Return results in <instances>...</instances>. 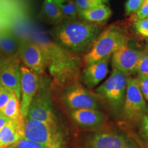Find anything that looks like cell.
I'll return each mask as SVG.
<instances>
[{"mask_svg": "<svg viewBox=\"0 0 148 148\" xmlns=\"http://www.w3.org/2000/svg\"><path fill=\"white\" fill-rule=\"evenodd\" d=\"M34 40L41 48L46 66L57 82L65 84L77 80L80 69V58L75 53L49 40L38 33Z\"/></svg>", "mask_w": 148, "mask_h": 148, "instance_id": "obj_1", "label": "cell"}, {"mask_svg": "<svg viewBox=\"0 0 148 148\" xmlns=\"http://www.w3.org/2000/svg\"><path fill=\"white\" fill-rule=\"evenodd\" d=\"M99 24L75 19H66L53 29V36L59 45L72 52H88L99 36Z\"/></svg>", "mask_w": 148, "mask_h": 148, "instance_id": "obj_2", "label": "cell"}, {"mask_svg": "<svg viewBox=\"0 0 148 148\" xmlns=\"http://www.w3.org/2000/svg\"><path fill=\"white\" fill-rule=\"evenodd\" d=\"M129 40L128 34L122 27L115 25H110L96 38L85 56L84 62L87 65L110 56L122 46L128 44Z\"/></svg>", "mask_w": 148, "mask_h": 148, "instance_id": "obj_3", "label": "cell"}, {"mask_svg": "<svg viewBox=\"0 0 148 148\" xmlns=\"http://www.w3.org/2000/svg\"><path fill=\"white\" fill-rule=\"evenodd\" d=\"M24 138L47 148H65L63 134L57 123L25 119Z\"/></svg>", "mask_w": 148, "mask_h": 148, "instance_id": "obj_4", "label": "cell"}, {"mask_svg": "<svg viewBox=\"0 0 148 148\" xmlns=\"http://www.w3.org/2000/svg\"><path fill=\"white\" fill-rule=\"evenodd\" d=\"M129 76L116 69H112L110 77L96 88L97 96L103 99L118 112L123 108Z\"/></svg>", "mask_w": 148, "mask_h": 148, "instance_id": "obj_5", "label": "cell"}, {"mask_svg": "<svg viewBox=\"0 0 148 148\" xmlns=\"http://www.w3.org/2000/svg\"><path fill=\"white\" fill-rule=\"evenodd\" d=\"M122 108L124 117L130 121L140 119L147 109L145 100L140 92L137 78L129 76Z\"/></svg>", "mask_w": 148, "mask_h": 148, "instance_id": "obj_6", "label": "cell"}, {"mask_svg": "<svg viewBox=\"0 0 148 148\" xmlns=\"http://www.w3.org/2000/svg\"><path fill=\"white\" fill-rule=\"evenodd\" d=\"M66 104L72 110L79 109H97V96L77 83L71 84L64 94Z\"/></svg>", "mask_w": 148, "mask_h": 148, "instance_id": "obj_7", "label": "cell"}, {"mask_svg": "<svg viewBox=\"0 0 148 148\" xmlns=\"http://www.w3.org/2000/svg\"><path fill=\"white\" fill-rule=\"evenodd\" d=\"M17 54L25 66L37 74H42L46 67L43 53L40 46L31 39H23L19 42Z\"/></svg>", "mask_w": 148, "mask_h": 148, "instance_id": "obj_8", "label": "cell"}, {"mask_svg": "<svg viewBox=\"0 0 148 148\" xmlns=\"http://www.w3.org/2000/svg\"><path fill=\"white\" fill-rule=\"evenodd\" d=\"M144 51L130 47L128 44L122 46L112 54V69H116L125 75L136 72L138 64Z\"/></svg>", "mask_w": 148, "mask_h": 148, "instance_id": "obj_9", "label": "cell"}, {"mask_svg": "<svg viewBox=\"0 0 148 148\" xmlns=\"http://www.w3.org/2000/svg\"><path fill=\"white\" fill-rule=\"evenodd\" d=\"M21 73V112L26 117L29 105L40 87L38 74L25 66H20Z\"/></svg>", "mask_w": 148, "mask_h": 148, "instance_id": "obj_10", "label": "cell"}, {"mask_svg": "<svg viewBox=\"0 0 148 148\" xmlns=\"http://www.w3.org/2000/svg\"><path fill=\"white\" fill-rule=\"evenodd\" d=\"M25 119L57 123V119L53 112L49 94L46 92H36L29 105Z\"/></svg>", "mask_w": 148, "mask_h": 148, "instance_id": "obj_11", "label": "cell"}, {"mask_svg": "<svg viewBox=\"0 0 148 148\" xmlns=\"http://www.w3.org/2000/svg\"><path fill=\"white\" fill-rule=\"evenodd\" d=\"M0 84L5 89L21 99V73L16 56H13L3 64L0 71Z\"/></svg>", "mask_w": 148, "mask_h": 148, "instance_id": "obj_12", "label": "cell"}, {"mask_svg": "<svg viewBox=\"0 0 148 148\" xmlns=\"http://www.w3.org/2000/svg\"><path fill=\"white\" fill-rule=\"evenodd\" d=\"M87 148H135L130 142L121 134L112 132H99L88 138Z\"/></svg>", "mask_w": 148, "mask_h": 148, "instance_id": "obj_13", "label": "cell"}, {"mask_svg": "<svg viewBox=\"0 0 148 148\" xmlns=\"http://www.w3.org/2000/svg\"><path fill=\"white\" fill-rule=\"evenodd\" d=\"M110 58L111 56L86 65L82 74L83 82L86 87H95L106 77Z\"/></svg>", "mask_w": 148, "mask_h": 148, "instance_id": "obj_14", "label": "cell"}, {"mask_svg": "<svg viewBox=\"0 0 148 148\" xmlns=\"http://www.w3.org/2000/svg\"><path fill=\"white\" fill-rule=\"evenodd\" d=\"M24 121L9 120L0 131V148H9L24 138Z\"/></svg>", "mask_w": 148, "mask_h": 148, "instance_id": "obj_15", "label": "cell"}, {"mask_svg": "<svg viewBox=\"0 0 148 148\" xmlns=\"http://www.w3.org/2000/svg\"><path fill=\"white\" fill-rule=\"evenodd\" d=\"M71 115L77 125L84 127H94L104 121V115L97 109H79L72 110Z\"/></svg>", "mask_w": 148, "mask_h": 148, "instance_id": "obj_16", "label": "cell"}, {"mask_svg": "<svg viewBox=\"0 0 148 148\" xmlns=\"http://www.w3.org/2000/svg\"><path fill=\"white\" fill-rule=\"evenodd\" d=\"M78 14L84 21L99 24L106 21L110 17L112 11L108 6L103 3L95 8L81 11L78 12Z\"/></svg>", "mask_w": 148, "mask_h": 148, "instance_id": "obj_17", "label": "cell"}, {"mask_svg": "<svg viewBox=\"0 0 148 148\" xmlns=\"http://www.w3.org/2000/svg\"><path fill=\"white\" fill-rule=\"evenodd\" d=\"M41 15L46 21L58 25L66 20L54 0H45L41 8Z\"/></svg>", "mask_w": 148, "mask_h": 148, "instance_id": "obj_18", "label": "cell"}, {"mask_svg": "<svg viewBox=\"0 0 148 148\" xmlns=\"http://www.w3.org/2000/svg\"><path fill=\"white\" fill-rule=\"evenodd\" d=\"M18 46L16 38L7 29L0 32V51L8 58L12 57L18 52Z\"/></svg>", "mask_w": 148, "mask_h": 148, "instance_id": "obj_19", "label": "cell"}, {"mask_svg": "<svg viewBox=\"0 0 148 148\" xmlns=\"http://www.w3.org/2000/svg\"><path fill=\"white\" fill-rule=\"evenodd\" d=\"M19 100L15 94L12 93L10 99L3 109L2 113L3 115L13 121H23L25 118L21 114Z\"/></svg>", "mask_w": 148, "mask_h": 148, "instance_id": "obj_20", "label": "cell"}, {"mask_svg": "<svg viewBox=\"0 0 148 148\" xmlns=\"http://www.w3.org/2000/svg\"><path fill=\"white\" fill-rule=\"evenodd\" d=\"M66 19L73 20L77 18L78 12L73 0H54Z\"/></svg>", "mask_w": 148, "mask_h": 148, "instance_id": "obj_21", "label": "cell"}, {"mask_svg": "<svg viewBox=\"0 0 148 148\" xmlns=\"http://www.w3.org/2000/svg\"><path fill=\"white\" fill-rule=\"evenodd\" d=\"M77 12L88 10L103 4L102 0H75Z\"/></svg>", "mask_w": 148, "mask_h": 148, "instance_id": "obj_22", "label": "cell"}, {"mask_svg": "<svg viewBox=\"0 0 148 148\" xmlns=\"http://www.w3.org/2000/svg\"><path fill=\"white\" fill-rule=\"evenodd\" d=\"M134 27L136 32L140 36L148 38V18L134 21Z\"/></svg>", "mask_w": 148, "mask_h": 148, "instance_id": "obj_23", "label": "cell"}, {"mask_svg": "<svg viewBox=\"0 0 148 148\" xmlns=\"http://www.w3.org/2000/svg\"><path fill=\"white\" fill-rule=\"evenodd\" d=\"M145 0H127L125 4V13L126 15L134 14L140 8Z\"/></svg>", "mask_w": 148, "mask_h": 148, "instance_id": "obj_24", "label": "cell"}, {"mask_svg": "<svg viewBox=\"0 0 148 148\" xmlns=\"http://www.w3.org/2000/svg\"><path fill=\"white\" fill-rule=\"evenodd\" d=\"M136 72L138 76H148V53L144 51L138 64Z\"/></svg>", "mask_w": 148, "mask_h": 148, "instance_id": "obj_25", "label": "cell"}, {"mask_svg": "<svg viewBox=\"0 0 148 148\" xmlns=\"http://www.w3.org/2000/svg\"><path fill=\"white\" fill-rule=\"evenodd\" d=\"M9 148H47L45 146L40 145L39 143H35L32 140H27L23 138L19 140L17 143L12 145Z\"/></svg>", "mask_w": 148, "mask_h": 148, "instance_id": "obj_26", "label": "cell"}, {"mask_svg": "<svg viewBox=\"0 0 148 148\" xmlns=\"http://www.w3.org/2000/svg\"><path fill=\"white\" fill-rule=\"evenodd\" d=\"M148 17V0H145L140 8L133 14V21L135 20L143 19Z\"/></svg>", "mask_w": 148, "mask_h": 148, "instance_id": "obj_27", "label": "cell"}, {"mask_svg": "<svg viewBox=\"0 0 148 148\" xmlns=\"http://www.w3.org/2000/svg\"><path fill=\"white\" fill-rule=\"evenodd\" d=\"M137 79L140 92L145 100L148 101V76H138Z\"/></svg>", "mask_w": 148, "mask_h": 148, "instance_id": "obj_28", "label": "cell"}, {"mask_svg": "<svg viewBox=\"0 0 148 148\" xmlns=\"http://www.w3.org/2000/svg\"><path fill=\"white\" fill-rule=\"evenodd\" d=\"M141 124H140V130L143 137L148 140V108H147L141 118Z\"/></svg>", "mask_w": 148, "mask_h": 148, "instance_id": "obj_29", "label": "cell"}, {"mask_svg": "<svg viewBox=\"0 0 148 148\" xmlns=\"http://www.w3.org/2000/svg\"><path fill=\"white\" fill-rule=\"evenodd\" d=\"M13 92H10V90L5 89L3 90L2 93L0 95V113L2 114L3 109L6 106L7 103L8 102L9 99H10Z\"/></svg>", "mask_w": 148, "mask_h": 148, "instance_id": "obj_30", "label": "cell"}, {"mask_svg": "<svg viewBox=\"0 0 148 148\" xmlns=\"http://www.w3.org/2000/svg\"><path fill=\"white\" fill-rule=\"evenodd\" d=\"M9 119L8 117H6L5 115H3V114L0 113V131L7 124V123L9 121Z\"/></svg>", "mask_w": 148, "mask_h": 148, "instance_id": "obj_31", "label": "cell"}, {"mask_svg": "<svg viewBox=\"0 0 148 148\" xmlns=\"http://www.w3.org/2000/svg\"><path fill=\"white\" fill-rule=\"evenodd\" d=\"M6 29V22L5 18L0 15V32Z\"/></svg>", "mask_w": 148, "mask_h": 148, "instance_id": "obj_32", "label": "cell"}, {"mask_svg": "<svg viewBox=\"0 0 148 148\" xmlns=\"http://www.w3.org/2000/svg\"><path fill=\"white\" fill-rule=\"evenodd\" d=\"M10 58L7 57L6 56H5L1 51H0V63H5V62H6Z\"/></svg>", "mask_w": 148, "mask_h": 148, "instance_id": "obj_33", "label": "cell"}, {"mask_svg": "<svg viewBox=\"0 0 148 148\" xmlns=\"http://www.w3.org/2000/svg\"><path fill=\"white\" fill-rule=\"evenodd\" d=\"M5 88L3 87L2 86H1V84H0V95H1V94L2 93V92L3 91V90H4Z\"/></svg>", "mask_w": 148, "mask_h": 148, "instance_id": "obj_34", "label": "cell"}, {"mask_svg": "<svg viewBox=\"0 0 148 148\" xmlns=\"http://www.w3.org/2000/svg\"><path fill=\"white\" fill-rule=\"evenodd\" d=\"M145 52L148 53V40L147 41V43H146V49H145Z\"/></svg>", "mask_w": 148, "mask_h": 148, "instance_id": "obj_35", "label": "cell"}, {"mask_svg": "<svg viewBox=\"0 0 148 148\" xmlns=\"http://www.w3.org/2000/svg\"><path fill=\"white\" fill-rule=\"evenodd\" d=\"M103 3H107L109 1V0H102Z\"/></svg>", "mask_w": 148, "mask_h": 148, "instance_id": "obj_36", "label": "cell"}, {"mask_svg": "<svg viewBox=\"0 0 148 148\" xmlns=\"http://www.w3.org/2000/svg\"><path fill=\"white\" fill-rule=\"evenodd\" d=\"M5 63H0V71H1V67H2L3 65V64H4Z\"/></svg>", "mask_w": 148, "mask_h": 148, "instance_id": "obj_37", "label": "cell"}, {"mask_svg": "<svg viewBox=\"0 0 148 148\" xmlns=\"http://www.w3.org/2000/svg\"><path fill=\"white\" fill-rule=\"evenodd\" d=\"M147 18H148V17H147Z\"/></svg>", "mask_w": 148, "mask_h": 148, "instance_id": "obj_38", "label": "cell"}]
</instances>
